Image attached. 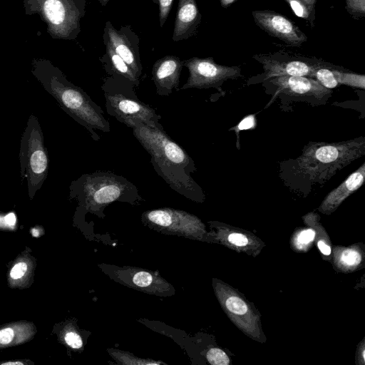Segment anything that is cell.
I'll list each match as a JSON object with an SVG mask.
<instances>
[{"instance_id": "obj_2", "label": "cell", "mask_w": 365, "mask_h": 365, "mask_svg": "<svg viewBox=\"0 0 365 365\" xmlns=\"http://www.w3.org/2000/svg\"><path fill=\"white\" fill-rule=\"evenodd\" d=\"M70 189L87 210L98 215L115 201L135 205L142 200L134 184L111 172L83 174L71 182Z\"/></svg>"}, {"instance_id": "obj_36", "label": "cell", "mask_w": 365, "mask_h": 365, "mask_svg": "<svg viewBox=\"0 0 365 365\" xmlns=\"http://www.w3.org/2000/svg\"><path fill=\"white\" fill-rule=\"evenodd\" d=\"M5 222L9 225H14L16 222V216L13 212L9 213L5 216Z\"/></svg>"}, {"instance_id": "obj_9", "label": "cell", "mask_w": 365, "mask_h": 365, "mask_svg": "<svg viewBox=\"0 0 365 365\" xmlns=\"http://www.w3.org/2000/svg\"><path fill=\"white\" fill-rule=\"evenodd\" d=\"M142 220L150 227L193 238H202L205 227L195 215L187 212L163 207L145 211Z\"/></svg>"}, {"instance_id": "obj_11", "label": "cell", "mask_w": 365, "mask_h": 365, "mask_svg": "<svg viewBox=\"0 0 365 365\" xmlns=\"http://www.w3.org/2000/svg\"><path fill=\"white\" fill-rule=\"evenodd\" d=\"M214 288L222 307L233 323L250 337L262 341L259 317L247 302L227 284L216 282Z\"/></svg>"}, {"instance_id": "obj_30", "label": "cell", "mask_w": 365, "mask_h": 365, "mask_svg": "<svg viewBox=\"0 0 365 365\" xmlns=\"http://www.w3.org/2000/svg\"><path fill=\"white\" fill-rule=\"evenodd\" d=\"M227 242L230 244L236 247H245L249 245L250 239L248 237L242 233L232 232L227 237Z\"/></svg>"}, {"instance_id": "obj_39", "label": "cell", "mask_w": 365, "mask_h": 365, "mask_svg": "<svg viewBox=\"0 0 365 365\" xmlns=\"http://www.w3.org/2000/svg\"><path fill=\"white\" fill-rule=\"evenodd\" d=\"M98 1L102 6H105L109 1V0H96Z\"/></svg>"}, {"instance_id": "obj_7", "label": "cell", "mask_w": 365, "mask_h": 365, "mask_svg": "<svg viewBox=\"0 0 365 365\" xmlns=\"http://www.w3.org/2000/svg\"><path fill=\"white\" fill-rule=\"evenodd\" d=\"M133 135L150 155L165 164L179 167L189 174L196 171L193 160L165 132L161 125L140 124L133 128Z\"/></svg>"}, {"instance_id": "obj_4", "label": "cell", "mask_w": 365, "mask_h": 365, "mask_svg": "<svg viewBox=\"0 0 365 365\" xmlns=\"http://www.w3.org/2000/svg\"><path fill=\"white\" fill-rule=\"evenodd\" d=\"M101 88L104 92L107 113L126 126L133 129L140 124L149 126L160 125L161 116L137 97L136 87L127 78L108 74Z\"/></svg>"}, {"instance_id": "obj_13", "label": "cell", "mask_w": 365, "mask_h": 365, "mask_svg": "<svg viewBox=\"0 0 365 365\" xmlns=\"http://www.w3.org/2000/svg\"><path fill=\"white\" fill-rule=\"evenodd\" d=\"M252 15L258 27L289 46L299 47L308 40L294 22L275 11L255 10Z\"/></svg>"}, {"instance_id": "obj_18", "label": "cell", "mask_w": 365, "mask_h": 365, "mask_svg": "<svg viewBox=\"0 0 365 365\" xmlns=\"http://www.w3.org/2000/svg\"><path fill=\"white\" fill-rule=\"evenodd\" d=\"M364 178L365 163H364L339 186L325 196L319 207V210L327 215L334 212L348 197L361 187Z\"/></svg>"}, {"instance_id": "obj_35", "label": "cell", "mask_w": 365, "mask_h": 365, "mask_svg": "<svg viewBox=\"0 0 365 365\" xmlns=\"http://www.w3.org/2000/svg\"><path fill=\"white\" fill-rule=\"evenodd\" d=\"M317 245L322 254L325 255H329L331 254V251L330 247L324 241H319Z\"/></svg>"}, {"instance_id": "obj_17", "label": "cell", "mask_w": 365, "mask_h": 365, "mask_svg": "<svg viewBox=\"0 0 365 365\" xmlns=\"http://www.w3.org/2000/svg\"><path fill=\"white\" fill-rule=\"evenodd\" d=\"M202 15L196 0H179L174 22L172 39L177 42L186 40L197 33Z\"/></svg>"}, {"instance_id": "obj_24", "label": "cell", "mask_w": 365, "mask_h": 365, "mask_svg": "<svg viewBox=\"0 0 365 365\" xmlns=\"http://www.w3.org/2000/svg\"><path fill=\"white\" fill-rule=\"evenodd\" d=\"M339 66L334 65L332 66H326L318 68L314 76V79L319 82L324 87L333 89L339 86L334 73L333 68H337Z\"/></svg>"}, {"instance_id": "obj_1", "label": "cell", "mask_w": 365, "mask_h": 365, "mask_svg": "<svg viewBox=\"0 0 365 365\" xmlns=\"http://www.w3.org/2000/svg\"><path fill=\"white\" fill-rule=\"evenodd\" d=\"M365 155V137L339 142L310 141L302 154L279 163V176L292 191L309 193Z\"/></svg>"}, {"instance_id": "obj_26", "label": "cell", "mask_w": 365, "mask_h": 365, "mask_svg": "<svg viewBox=\"0 0 365 365\" xmlns=\"http://www.w3.org/2000/svg\"><path fill=\"white\" fill-rule=\"evenodd\" d=\"M110 355L113 356L115 360H118L120 364H162L160 361L144 360L142 359L135 358L129 353H125L120 351H111Z\"/></svg>"}, {"instance_id": "obj_5", "label": "cell", "mask_w": 365, "mask_h": 365, "mask_svg": "<svg viewBox=\"0 0 365 365\" xmlns=\"http://www.w3.org/2000/svg\"><path fill=\"white\" fill-rule=\"evenodd\" d=\"M19 160L21 177L26 179L29 192L32 197L41 187L48 169L42 130L34 115H30L21 137Z\"/></svg>"}, {"instance_id": "obj_8", "label": "cell", "mask_w": 365, "mask_h": 365, "mask_svg": "<svg viewBox=\"0 0 365 365\" xmlns=\"http://www.w3.org/2000/svg\"><path fill=\"white\" fill-rule=\"evenodd\" d=\"M183 65L188 69L189 76L180 89L213 88L222 92L225 81L242 77L240 66L220 65L212 57H192L184 61Z\"/></svg>"}, {"instance_id": "obj_40", "label": "cell", "mask_w": 365, "mask_h": 365, "mask_svg": "<svg viewBox=\"0 0 365 365\" xmlns=\"http://www.w3.org/2000/svg\"><path fill=\"white\" fill-rule=\"evenodd\" d=\"M6 364H22L21 362H9V363H6Z\"/></svg>"}, {"instance_id": "obj_15", "label": "cell", "mask_w": 365, "mask_h": 365, "mask_svg": "<svg viewBox=\"0 0 365 365\" xmlns=\"http://www.w3.org/2000/svg\"><path fill=\"white\" fill-rule=\"evenodd\" d=\"M150 163L158 175L174 190L197 202H202L205 200V195L202 189L185 170L165 164L152 156Z\"/></svg>"}, {"instance_id": "obj_3", "label": "cell", "mask_w": 365, "mask_h": 365, "mask_svg": "<svg viewBox=\"0 0 365 365\" xmlns=\"http://www.w3.org/2000/svg\"><path fill=\"white\" fill-rule=\"evenodd\" d=\"M41 80L60 107L86 128L94 140H100L96 130L104 133L110 131V123L104 117L103 110L83 89L58 74Z\"/></svg>"}, {"instance_id": "obj_34", "label": "cell", "mask_w": 365, "mask_h": 365, "mask_svg": "<svg viewBox=\"0 0 365 365\" xmlns=\"http://www.w3.org/2000/svg\"><path fill=\"white\" fill-rule=\"evenodd\" d=\"M14 337V331L11 328H6L0 331V343L6 344L11 342Z\"/></svg>"}, {"instance_id": "obj_37", "label": "cell", "mask_w": 365, "mask_h": 365, "mask_svg": "<svg viewBox=\"0 0 365 365\" xmlns=\"http://www.w3.org/2000/svg\"><path fill=\"white\" fill-rule=\"evenodd\" d=\"M236 0H220V4L223 8H227Z\"/></svg>"}, {"instance_id": "obj_19", "label": "cell", "mask_w": 365, "mask_h": 365, "mask_svg": "<svg viewBox=\"0 0 365 365\" xmlns=\"http://www.w3.org/2000/svg\"><path fill=\"white\" fill-rule=\"evenodd\" d=\"M105 54L100 58L104 68L108 75H116L124 77L131 81L136 88L139 86L140 80L138 79L127 63L108 44Z\"/></svg>"}, {"instance_id": "obj_38", "label": "cell", "mask_w": 365, "mask_h": 365, "mask_svg": "<svg viewBox=\"0 0 365 365\" xmlns=\"http://www.w3.org/2000/svg\"><path fill=\"white\" fill-rule=\"evenodd\" d=\"M306 4H307L309 6L315 7V4L317 1V0H303Z\"/></svg>"}, {"instance_id": "obj_32", "label": "cell", "mask_w": 365, "mask_h": 365, "mask_svg": "<svg viewBox=\"0 0 365 365\" xmlns=\"http://www.w3.org/2000/svg\"><path fill=\"white\" fill-rule=\"evenodd\" d=\"M255 126V115H249L242 119L240 123L234 128V130L237 131V133L243 130H248Z\"/></svg>"}, {"instance_id": "obj_14", "label": "cell", "mask_w": 365, "mask_h": 365, "mask_svg": "<svg viewBox=\"0 0 365 365\" xmlns=\"http://www.w3.org/2000/svg\"><path fill=\"white\" fill-rule=\"evenodd\" d=\"M113 277L118 282L142 292L156 295H168L175 290L158 273L135 267H117Z\"/></svg>"}, {"instance_id": "obj_23", "label": "cell", "mask_w": 365, "mask_h": 365, "mask_svg": "<svg viewBox=\"0 0 365 365\" xmlns=\"http://www.w3.org/2000/svg\"><path fill=\"white\" fill-rule=\"evenodd\" d=\"M361 259L360 252L353 247L339 251L336 262L339 267L348 269L356 268L361 263Z\"/></svg>"}, {"instance_id": "obj_21", "label": "cell", "mask_w": 365, "mask_h": 365, "mask_svg": "<svg viewBox=\"0 0 365 365\" xmlns=\"http://www.w3.org/2000/svg\"><path fill=\"white\" fill-rule=\"evenodd\" d=\"M44 11L50 22L54 25L63 24L67 16L65 4L61 0H46Z\"/></svg>"}, {"instance_id": "obj_27", "label": "cell", "mask_w": 365, "mask_h": 365, "mask_svg": "<svg viewBox=\"0 0 365 365\" xmlns=\"http://www.w3.org/2000/svg\"><path fill=\"white\" fill-rule=\"evenodd\" d=\"M345 9L356 20L365 17V0H346Z\"/></svg>"}, {"instance_id": "obj_33", "label": "cell", "mask_w": 365, "mask_h": 365, "mask_svg": "<svg viewBox=\"0 0 365 365\" xmlns=\"http://www.w3.org/2000/svg\"><path fill=\"white\" fill-rule=\"evenodd\" d=\"M27 269V265L24 262H19L14 265L11 271V277L13 279H19L22 277Z\"/></svg>"}, {"instance_id": "obj_31", "label": "cell", "mask_w": 365, "mask_h": 365, "mask_svg": "<svg viewBox=\"0 0 365 365\" xmlns=\"http://www.w3.org/2000/svg\"><path fill=\"white\" fill-rule=\"evenodd\" d=\"M66 344L73 349H80L83 346L81 337L73 331L68 332L65 336Z\"/></svg>"}, {"instance_id": "obj_16", "label": "cell", "mask_w": 365, "mask_h": 365, "mask_svg": "<svg viewBox=\"0 0 365 365\" xmlns=\"http://www.w3.org/2000/svg\"><path fill=\"white\" fill-rule=\"evenodd\" d=\"M184 63L179 57L165 56L153 66L152 79L160 96H169L173 90H179L180 76Z\"/></svg>"}, {"instance_id": "obj_29", "label": "cell", "mask_w": 365, "mask_h": 365, "mask_svg": "<svg viewBox=\"0 0 365 365\" xmlns=\"http://www.w3.org/2000/svg\"><path fill=\"white\" fill-rule=\"evenodd\" d=\"M153 1L158 6L159 21L162 28L169 16L173 0H153Z\"/></svg>"}, {"instance_id": "obj_25", "label": "cell", "mask_w": 365, "mask_h": 365, "mask_svg": "<svg viewBox=\"0 0 365 365\" xmlns=\"http://www.w3.org/2000/svg\"><path fill=\"white\" fill-rule=\"evenodd\" d=\"M315 232L312 229H304L297 233L293 238V245L298 250H306L314 240Z\"/></svg>"}, {"instance_id": "obj_28", "label": "cell", "mask_w": 365, "mask_h": 365, "mask_svg": "<svg viewBox=\"0 0 365 365\" xmlns=\"http://www.w3.org/2000/svg\"><path fill=\"white\" fill-rule=\"evenodd\" d=\"M208 362L212 365H228L230 358L227 354L220 349L212 348L206 354Z\"/></svg>"}, {"instance_id": "obj_6", "label": "cell", "mask_w": 365, "mask_h": 365, "mask_svg": "<svg viewBox=\"0 0 365 365\" xmlns=\"http://www.w3.org/2000/svg\"><path fill=\"white\" fill-rule=\"evenodd\" d=\"M252 58L262 66L264 72L250 78L248 84L262 83L280 76H307L313 78L318 68L334 65L314 56L287 51L258 53Z\"/></svg>"}, {"instance_id": "obj_22", "label": "cell", "mask_w": 365, "mask_h": 365, "mask_svg": "<svg viewBox=\"0 0 365 365\" xmlns=\"http://www.w3.org/2000/svg\"><path fill=\"white\" fill-rule=\"evenodd\" d=\"M292 9L296 16L309 23L314 28L316 17L315 7L306 4L303 0H284Z\"/></svg>"}, {"instance_id": "obj_12", "label": "cell", "mask_w": 365, "mask_h": 365, "mask_svg": "<svg viewBox=\"0 0 365 365\" xmlns=\"http://www.w3.org/2000/svg\"><path fill=\"white\" fill-rule=\"evenodd\" d=\"M103 38L104 43L109 45L140 80L143 66L140 54V38L131 26H121L117 30L108 21L105 24Z\"/></svg>"}, {"instance_id": "obj_10", "label": "cell", "mask_w": 365, "mask_h": 365, "mask_svg": "<svg viewBox=\"0 0 365 365\" xmlns=\"http://www.w3.org/2000/svg\"><path fill=\"white\" fill-rule=\"evenodd\" d=\"M262 85L275 91V96L284 94L293 100L314 104H325L333 93L332 89L307 76H276L263 81Z\"/></svg>"}, {"instance_id": "obj_20", "label": "cell", "mask_w": 365, "mask_h": 365, "mask_svg": "<svg viewBox=\"0 0 365 365\" xmlns=\"http://www.w3.org/2000/svg\"><path fill=\"white\" fill-rule=\"evenodd\" d=\"M333 73L337 83L364 90L365 88V76L351 72L344 67L333 68Z\"/></svg>"}]
</instances>
